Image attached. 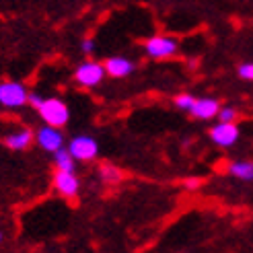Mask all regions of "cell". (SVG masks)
Listing matches in <instances>:
<instances>
[{
	"instance_id": "1",
	"label": "cell",
	"mask_w": 253,
	"mask_h": 253,
	"mask_svg": "<svg viewBox=\"0 0 253 253\" xmlns=\"http://www.w3.org/2000/svg\"><path fill=\"white\" fill-rule=\"evenodd\" d=\"M40 116L43 118V122L47 126H56V128H64L70 120V109L68 105H64L60 99H43L42 105L37 107Z\"/></svg>"
},
{
	"instance_id": "2",
	"label": "cell",
	"mask_w": 253,
	"mask_h": 253,
	"mask_svg": "<svg viewBox=\"0 0 253 253\" xmlns=\"http://www.w3.org/2000/svg\"><path fill=\"white\" fill-rule=\"evenodd\" d=\"M27 97H29L27 88L21 83H15V81L0 83V105L2 107H8V109L23 107L27 103Z\"/></svg>"
},
{
	"instance_id": "3",
	"label": "cell",
	"mask_w": 253,
	"mask_h": 253,
	"mask_svg": "<svg viewBox=\"0 0 253 253\" xmlns=\"http://www.w3.org/2000/svg\"><path fill=\"white\" fill-rule=\"evenodd\" d=\"M105 77V66H101L99 62H83V64L77 68V72H74V79H77V83L81 86H97L101 81H103Z\"/></svg>"
},
{
	"instance_id": "4",
	"label": "cell",
	"mask_w": 253,
	"mask_h": 253,
	"mask_svg": "<svg viewBox=\"0 0 253 253\" xmlns=\"http://www.w3.org/2000/svg\"><path fill=\"white\" fill-rule=\"evenodd\" d=\"M68 150L72 153L74 161H93L99 153V144L91 136H77L70 140Z\"/></svg>"
},
{
	"instance_id": "5",
	"label": "cell",
	"mask_w": 253,
	"mask_h": 253,
	"mask_svg": "<svg viewBox=\"0 0 253 253\" xmlns=\"http://www.w3.org/2000/svg\"><path fill=\"white\" fill-rule=\"evenodd\" d=\"M239 136H241V130H239V126L235 122H218L214 128L210 130V138L214 144L218 146H233Z\"/></svg>"
},
{
	"instance_id": "6",
	"label": "cell",
	"mask_w": 253,
	"mask_h": 253,
	"mask_svg": "<svg viewBox=\"0 0 253 253\" xmlns=\"http://www.w3.org/2000/svg\"><path fill=\"white\" fill-rule=\"evenodd\" d=\"M146 47V54L155 60H163V58H169L177 52V42L173 37H165V35H157V37H150V40L144 43Z\"/></svg>"
},
{
	"instance_id": "7",
	"label": "cell",
	"mask_w": 253,
	"mask_h": 253,
	"mask_svg": "<svg viewBox=\"0 0 253 253\" xmlns=\"http://www.w3.org/2000/svg\"><path fill=\"white\" fill-rule=\"evenodd\" d=\"M54 185L58 189V194H62L64 198H74L79 194V177L74 175V171H62L58 169L54 175Z\"/></svg>"
},
{
	"instance_id": "8",
	"label": "cell",
	"mask_w": 253,
	"mask_h": 253,
	"mask_svg": "<svg viewBox=\"0 0 253 253\" xmlns=\"http://www.w3.org/2000/svg\"><path fill=\"white\" fill-rule=\"evenodd\" d=\"M37 144H40L47 153H56L58 148H62L64 144V136H62L60 128L56 126H43V128L37 132Z\"/></svg>"
},
{
	"instance_id": "9",
	"label": "cell",
	"mask_w": 253,
	"mask_h": 253,
	"mask_svg": "<svg viewBox=\"0 0 253 253\" xmlns=\"http://www.w3.org/2000/svg\"><path fill=\"white\" fill-rule=\"evenodd\" d=\"M218 109H220V105H218L216 99L202 97V99H196V103L192 109H189V113L198 120H212V118H216Z\"/></svg>"
},
{
	"instance_id": "10",
	"label": "cell",
	"mask_w": 253,
	"mask_h": 253,
	"mask_svg": "<svg viewBox=\"0 0 253 253\" xmlns=\"http://www.w3.org/2000/svg\"><path fill=\"white\" fill-rule=\"evenodd\" d=\"M103 66H105V72L113 79H124V77H128V74L134 72V62L128 58H122V56L109 58Z\"/></svg>"
},
{
	"instance_id": "11",
	"label": "cell",
	"mask_w": 253,
	"mask_h": 253,
	"mask_svg": "<svg viewBox=\"0 0 253 253\" xmlns=\"http://www.w3.org/2000/svg\"><path fill=\"white\" fill-rule=\"evenodd\" d=\"M33 142V132L31 130H19V132H12L8 136H4V144L10 150H25L29 148Z\"/></svg>"
},
{
	"instance_id": "12",
	"label": "cell",
	"mask_w": 253,
	"mask_h": 253,
	"mask_svg": "<svg viewBox=\"0 0 253 253\" xmlns=\"http://www.w3.org/2000/svg\"><path fill=\"white\" fill-rule=\"evenodd\" d=\"M229 173L241 181H253V163L251 161H233L229 165Z\"/></svg>"
},
{
	"instance_id": "13",
	"label": "cell",
	"mask_w": 253,
	"mask_h": 253,
	"mask_svg": "<svg viewBox=\"0 0 253 253\" xmlns=\"http://www.w3.org/2000/svg\"><path fill=\"white\" fill-rule=\"evenodd\" d=\"M54 163L62 171H74V157L68 148H58L54 153Z\"/></svg>"
},
{
	"instance_id": "14",
	"label": "cell",
	"mask_w": 253,
	"mask_h": 253,
	"mask_svg": "<svg viewBox=\"0 0 253 253\" xmlns=\"http://www.w3.org/2000/svg\"><path fill=\"white\" fill-rule=\"evenodd\" d=\"M99 175H101V179L109 181V183H116V181L122 179V171L118 167H113V165H103L99 169Z\"/></svg>"
},
{
	"instance_id": "15",
	"label": "cell",
	"mask_w": 253,
	"mask_h": 253,
	"mask_svg": "<svg viewBox=\"0 0 253 253\" xmlns=\"http://www.w3.org/2000/svg\"><path fill=\"white\" fill-rule=\"evenodd\" d=\"M194 103H196V97L187 95V93H181V95L175 97V105L179 107V109H183V111H189V109L194 107Z\"/></svg>"
},
{
	"instance_id": "16",
	"label": "cell",
	"mask_w": 253,
	"mask_h": 253,
	"mask_svg": "<svg viewBox=\"0 0 253 253\" xmlns=\"http://www.w3.org/2000/svg\"><path fill=\"white\" fill-rule=\"evenodd\" d=\"M216 118H218L220 122H235L237 109H233V107H220L218 113H216Z\"/></svg>"
},
{
	"instance_id": "17",
	"label": "cell",
	"mask_w": 253,
	"mask_h": 253,
	"mask_svg": "<svg viewBox=\"0 0 253 253\" xmlns=\"http://www.w3.org/2000/svg\"><path fill=\"white\" fill-rule=\"evenodd\" d=\"M239 77L243 81H253V62H247V64H241L239 66Z\"/></svg>"
},
{
	"instance_id": "18",
	"label": "cell",
	"mask_w": 253,
	"mask_h": 253,
	"mask_svg": "<svg viewBox=\"0 0 253 253\" xmlns=\"http://www.w3.org/2000/svg\"><path fill=\"white\" fill-rule=\"evenodd\" d=\"M42 101H43V97L40 93H29V97H27V103H31L33 107H40Z\"/></svg>"
},
{
	"instance_id": "19",
	"label": "cell",
	"mask_w": 253,
	"mask_h": 253,
	"mask_svg": "<svg viewBox=\"0 0 253 253\" xmlns=\"http://www.w3.org/2000/svg\"><path fill=\"white\" fill-rule=\"evenodd\" d=\"M81 47H83V52H84V54H93L95 42H93V40H84V42L81 43Z\"/></svg>"
},
{
	"instance_id": "20",
	"label": "cell",
	"mask_w": 253,
	"mask_h": 253,
	"mask_svg": "<svg viewBox=\"0 0 253 253\" xmlns=\"http://www.w3.org/2000/svg\"><path fill=\"white\" fill-rule=\"evenodd\" d=\"M200 183H202V181L198 179V177H192V179H187V181H185V187H187V189H198Z\"/></svg>"
},
{
	"instance_id": "21",
	"label": "cell",
	"mask_w": 253,
	"mask_h": 253,
	"mask_svg": "<svg viewBox=\"0 0 253 253\" xmlns=\"http://www.w3.org/2000/svg\"><path fill=\"white\" fill-rule=\"evenodd\" d=\"M0 241H2V233H0Z\"/></svg>"
}]
</instances>
